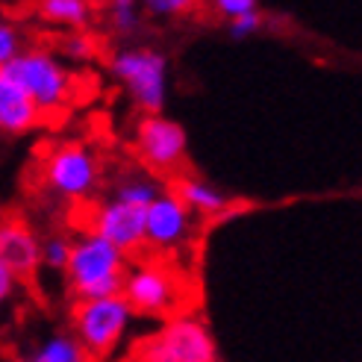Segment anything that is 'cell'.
I'll use <instances>...</instances> for the list:
<instances>
[{"label":"cell","mask_w":362,"mask_h":362,"mask_svg":"<svg viewBox=\"0 0 362 362\" xmlns=\"http://www.w3.org/2000/svg\"><path fill=\"white\" fill-rule=\"evenodd\" d=\"M62 53H65L68 59H74V62L92 59V57H95V42H92V35H86L83 30L68 33L65 39H62Z\"/></svg>","instance_id":"obj_20"},{"label":"cell","mask_w":362,"mask_h":362,"mask_svg":"<svg viewBox=\"0 0 362 362\" xmlns=\"http://www.w3.org/2000/svg\"><path fill=\"white\" fill-rule=\"evenodd\" d=\"M215 6H218L221 15H227L230 21H233V18H242V15L257 12V0H215Z\"/></svg>","instance_id":"obj_24"},{"label":"cell","mask_w":362,"mask_h":362,"mask_svg":"<svg viewBox=\"0 0 362 362\" xmlns=\"http://www.w3.org/2000/svg\"><path fill=\"white\" fill-rule=\"evenodd\" d=\"M144 212L148 209L110 197L106 204L98 206L92 218V233L112 242L121 253H133L144 245Z\"/></svg>","instance_id":"obj_9"},{"label":"cell","mask_w":362,"mask_h":362,"mask_svg":"<svg viewBox=\"0 0 362 362\" xmlns=\"http://www.w3.org/2000/svg\"><path fill=\"white\" fill-rule=\"evenodd\" d=\"M259 24H262V15H259V12H250V15H242V18H233L230 35H233V39H245V35L257 33Z\"/></svg>","instance_id":"obj_23"},{"label":"cell","mask_w":362,"mask_h":362,"mask_svg":"<svg viewBox=\"0 0 362 362\" xmlns=\"http://www.w3.org/2000/svg\"><path fill=\"white\" fill-rule=\"evenodd\" d=\"M177 197L186 206H194V209H201V212H221L227 206L224 194L215 192L206 183H201V180H183L180 189H177Z\"/></svg>","instance_id":"obj_16"},{"label":"cell","mask_w":362,"mask_h":362,"mask_svg":"<svg viewBox=\"0 0 362 362\" xmlns=\"http://www.w3.org/2000/svg\"><path fill=\"white\" fill-rule=\"evenodd\" d=\"M92 0H35V15L53 27L83 30L92 21Z\"/></svg>","instance_id":"obj_13"},{"label":"cell","mask_w":362,"mask_h":362,"mask_svg":"<svg viewBox=\"0 0 362 362\" xmlns=\"http://www.w3.org/2000/svg\"><path fill=\"white\" fill-rule=\"evenodd\" d=\"M136 148L151 168L171 171L186 156V133L171 118L144 115L136 130Z\"/></svg>","instance_id":"obj_8"},{"label":"cell","mask_w":362,"mask_h":362,"mask_svg":"<svg viewBox=\"0 0 362 362\" xmlns=\"http://www.w3.org/2000/svg\"><path fill=\"white\" fill-rule=\"evenodd\" d=\"M197 0H139V6L144 12H151L156 18H174V15H186L194 9Z\"/></svg>","instance_id":"obj_21"},{"label":"cell","mask_w":362,"mask_h":362,"mask_svg":"<svg viewBox=\"0 0 362 362\" xmlns=\"http://www.w3.org/2000/svg\"><path fill=\"white\" fill-rule=\"evenodd\" d=\"M0 74H6L21 88L42 115L59 112L74 100V74L62 65L57 53L45 47H24Z\"/></svg>","instance_id":"obj_2"},{"label":"cell","mask_w":362,"mask_h":362,"mask_svg":"<svg viewBox=\"0 0 362 362\" xmlns=\"http://www.w3.org/2000/svg\"><path fill=\"white\" fill-rule=\"evenodd\" d=\"M98 159L95 153L80 141L57 144L42 165L45 186L65 201H83L98 186Z\"/></svg>","instance_id":"obj_5"},{"label":"cell","mask_w":362,"mask_h":362,"mask_svg":"<svg viewBox=\"0 0 362 362\" xmlns=\"http://www.w3.org/2000/svg\"><path fill=\"white\" fill-rule=\"evenodd\" d=\"M21 50H24V33L15 24L0 18V71H4Z\"/></svg>","instance_id":"obj_19"},{"label":"cell","mask_w":362,"mask_h":362,"mask_svg":"<svg viewBox=\"0 0 362 362\" xmlns=\"http://www.w3.org/2000/svg\"><path fill=\"white\" fill-rule=\"evenodd\" d=\"M106 15H110V27L118 35H130L141 24L139 0H106Z\"/></svg>","instance_id":"obj_17"},{"label":"cell","mask_w":362,"mask_h":362,"mask_svg":"<svg viewBox=\"0 0 362 362\" xmlns=\"http://www.w3.org/2000/svg\"><path fill=\"white\" fill-rule=\"evenodd\" d=\"M18 288H21V280H18V277L12 274V271H9V265H4V262H0V313H4L6 306L15 300Z\"/></svg>","instance_id":"obj_22"},{"label":"cell","mask_w":362,"mask_h":362,"mask_svg":"<svg viewBox=\"0 0 362 362\" xmlns=\"http://www.w3.org/2000/svg\"><path fill=\"white\" fill-rule=\"evenodd\" d=\"M71 257V239L62 236V233H50V236L42 239V268L50 271H65Z\"/></svg>","instance_id":"obj_18"},{"label":"cell","mask_w":362,"mask_h":362,"mask_svg":"<svg viewBox=\"0 0 362 362\" xmlns=\"http://www.w3.org/2000/svg\"><path fill=\"white\" fill-rule=\"evenodd\" d=\"M133 321V310L121 295L98 298V300H77L74 306V339L86 354L103 356L124 339Z\"/></svg>","instance_id":"obj_4"},{"label":"cell","mask_w":362,"mask_h":362,"mask_svg":"<svg viewBox=\"0 0 362 362\" xmlns=\"http://www.w3.org/2000/svg\"><path fill=\"white\" fill-rule=\"evenodd\" d=\"M0 262L9 265L18 280L42 268V236L18 215L0 218Z\"/></svg>","instance_id":"obj_10"},{"label":"cell","mask_w":362,"mask_h":362,"mask_svg":"<svg viewBox=\"0 0 362 362\" xmlns=\"http://www.w3.org/2000/svg\"><path fill=\"white\" fill-rule=\"evenodd\" d=\"M121 298L130 303L133 313L162 315L168 313L177 300V283L165 268L159 265H139L124 274Z\"/></svg>","instance_id":"obj_7"},{"label":"cell","mask_w":362,"mask_h":362,"mask_svg":"<svg viewBox=\"0 0 362 362\" xmlns=\"http://www.w3.org/2000/svg\"><path fill=\"white\" fill-rule=\"evenodd\" d=\"M42 112L6 74H0V133L24 136L42 124Z\"/></svg>","instance_id":"obj_12"},{"label":"cell","mask_w":362,"mask_h":362,"mask_svg":"<svg viewBox=\"0 0 362 362\" xmlns=\"http://www.w3.org/2000/svg\"><path fill=\"white\" fill-rule=\"evenodd\" d=\"M159 194H162L159 183H156V180H151V177H144V174L124 177L121 183L115 186V192H112V197H118V201L133 204V206H141V209H148Z\"/></svg>","instance_id":"obj_15"},{"label":"cell","mask_w":362,"mask_h":362,"mask_svg":"<svg viewBox=\"0 0 362 362\" xmlns=\"http://www.w3.org/2000/svg\"><path fill=\"white\" fill-rule=\"evenodd\" d=\"M127 274V253L98 233H83L71 239V257L65 265V280L77 300H98L121 295Z\"/></svg>","instance_id":"obj_1"},{"label":"cell","mask_w":362,"mask_h":362,"mask_svg":"<svg viewBox=\"0 0 362 362\" xmlns=\"http://www.w3.org/2000/svg\"><path fill=\"white\" fill-rule=\"evenodd\" d=\"M112 77L130 92L141 112L159 115L168 95V59L153 47H124L110 62Z\"/></svg>","instance_id":"obj_3"},{"label":"cell","mask_w":362,"mask_h":362,"mask_svg":"<svg viewBox=\"0 0 362 362\" xmlns=\"http://www.w3.org/2000/svg\"><path fill=\"white\" fill-rule=\"evenodd\" d=\"M189 227H192L189 206L177 194L162 192L144 212V245L177 247L189 236Z\"/></svg>","instance_id":"obj_11"},{"label":"cell","mask_w":362,"mask_h":362,"mask_svg":"<svg viewBox=\"0 0 362 362\" xmlns=\"http://www.w3.org/2000/svg\"><path fill=\"white\" fill-rule=\"evenodd\" d=\"M24 362H88L83 345L68 333H50L30 351Z\"/></svg>","instance_id":"obj_14"},{"label":"cell","mask_w":362,"mask_h":362,"mask_svg":"<svg viewBox=\"0 0 362 362\" xmlns=\"http://www.w3.org/2000/svg\"><path fill=\"white\" fill-rule=\"evenodd\" d=\"M139 362H215V345L201 321L177 318L159 336L144 341Z\"/></svg>","instance_id":"obj_6"}]
</instances>
